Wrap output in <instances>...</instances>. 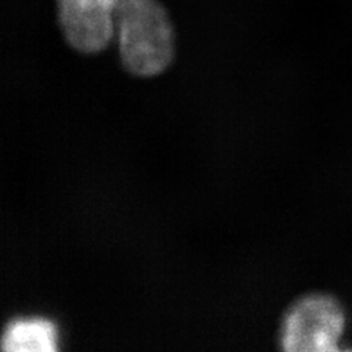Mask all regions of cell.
Segmentation results:
<instances>
[{"instance_id":"277c9868","label":"cell","mask_w":352,"mask_h":352,"mask_svg":"<svg viewBox=\"0 0 352 352\" xmlns=\"http://www.w3.org/2000/svg\"><path fill=\"white\" fill-rule=\"evenodd\" d=\"M5 352H54L58 349V329L46 318H19L10 322L2 336Z\"/></svg>"},{"instance_id":"3957f363","label":"cell","mask_w":352,"mask_h":352,"mask_svg":"<svg viewBox=\"0 0 352 352\" xmlns=\"http://www.w3.org/2000/svg\"><path fill=\"white\" fill-rule=\"evenodd\" d=\"M65 40L80 53H98L116 34L115 0H58Z\"/></svg>"},{"instance_id":"7a4b0ae2","label":"cell","mask_w":352,"mask_h":352,"mask_svg":"<svg viewBox=\"0 0 352 352\" xmlns=\"http://www.w3.org/2000/svg\"><path fill=\"white\" fill-rule=\"evenodd\" d=\"M345 327L340 305L327 295H310L286 313L282 346L289 352H333Z\"/></svg>"},{"instance_id":"6da1fadb","label":"cell","mask_w":352,"mask_h":352,"mask_svg":"<svg viewBox=\"0 0 352 352\" xmlns=\"http://www.w3.org/2000/svg\"><path fill=\"white\" fill-rule=\"evenodd\" d=\"M119 54L125 69L156 76L175 58V30L160 0H115Z\"/></svg>"}]
</instances>
